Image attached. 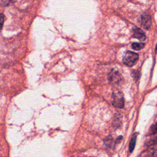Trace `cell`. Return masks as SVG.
I'll return each mask as SVG.
<instances>
[{"instance_id":"obj_1","label":"cell","mask_w":157,"mask_h":157,"mask_svg":"<svg viewBox=\"0 0 157 157\" xmlns=\"http://www.w3.org/2000/svg\"><path fill=\"white\" fill-rule=\"evenodd\" d=\"M139 55L131 51H126L123 57V62L128 66H132L138 60Z\"/></svg>"},{"instance_id":"obj_2","label":"cell","mask_w":157,"mask_h":157,"mask_svg":"<svg viewBox=\"0 0 157 157\" xmlns=\"http://www.w3.org/2000/svg\"><path fill=\"white\" fill-rule=\"evenodd\" d=\"M112 105L117 108H123L124 105V98L123 94L118 91H114L112 93Z\"/></svg>"},{"instance_id":"obj_3","label":"cell","mask_w":157,"mask_h":157,"mask_svg":"<svg viewBox=\"0 0 157 157\" xmlns=\"http://www.w3.org/2000/svg\"><path fill=\"white\" fill-rule=\"evenodd\" d=\"M141 25L142 27L148 30L151 26V16L147 13H143L141 15Z\"/></svg>"},{"instance_id":"obj_4","label":"cell","mask_w":157,"mask_h":157,"mask_svg":"<svg viewBox=\"0 0 157 157\" xmlns=\"http://www.w3.org/2000/svg\"><path fill=\"white\" fill-rule=\"evenodd\" d=\"M109 80L111 83L115 84L119 83L121 80L120 74L115 70H112L109 74Z\"/></svg>"},{"instance_id":"obj_5","label":"cell","mask_w":157,"mask_h":157,"mask_svg":"<svg viewBox=\"0 0 157 157\" xmlns=\"http://www.w3.org/2000/svg\"><path fill=\"white\" fill-rule=\"evenodd\" d=\"M132 31H133V35L132 37L136 39H138L140 40H145L146 39V36L145 33L140 28L134 27L132 28Z\"/></svg>"},{"instance_id":"obj_6","label":"cell","mask_w":157,"mask_h":157,"mask_svg":"<svg viewBox=\"0 0 157 157\" xmlns=\"http://www.w3.org/2000/svg\"><path fill=\"white\" fill-rule=\"evenodd\" d=\"M137 133H135L133 134L130 143H129V151L130 153H132L134 149L135 145H136V139H137Z\"/></svg>"},{"instance_id":"obj_7","label":"cell","mask_w":157,"mask_h":157,"mask_svg":"<svg viewBox=\"0 0 157 157\" xmlns=\"http://www.w3.org/2000/svg\"><path fill=\"white\" fill-rule=\"evenodd\" d=\"M145 46L144 43H140V42H134L131 44V47L132 49L135 50H139L143 48Z\"/></svg>"},{"instance_id":"obj_8","label":"cell","mask_w":157,"mask_h":157,"mask_svg":"<svg viewBox=\"0 0 157 157\" xmlns=\"http://www.w3.org/2000/svg\"><path fill=\"white\" fill-rule=\"evenodd\" d=\"M16 2V0H1V4L4 6H10Z\"/></svg>"},{"instance_id":"obj_9","label":"cell","mask_w":157,"mask_h":157,"mask_svg":"<svg viewBox=\"0 0 157 157\" xmlns=\"http://www.w3.org/2000/svg\"><path fill=\"white\" fill-rule=\"evenodd\" d=\"M112 139L110 137V136H108L107 137L106 139H104V144L108 147H110L112 145Z\"/></svg>"},{"instance_id":"obj_10","label":"cell","mask_w":157,"mask_h":157,"mask_svg":"<svg viewBox=\"0 0 157 157\" xmlns=\"http://www.w3.org/2000/svg\"><path fill=\"white\" fill-rule=\"evenodd\" d=\"M157 144V137H155V139H153L150 140H149L147 142V145H155Z\"/></svg>"},{"instance_id":"obj_11","label":"cell","mask_w":157,"mask_h":157,"mask_svg":"<svg viewBox=\"0 0 157 157\" xmlns=\"http://www.w3.org/2000/svg\"><path fill=\"white\" fill-rule=\"evenodd\" d=\"M151 132L152 134L157 133V123H156L155 124H153L151 128Z\"/></svg>"},{"instance_id":"obj_12","label":"cell","mask_w":157,"mask_h":157,"mask_svg":"<svg viewBox=\"0 0 157 157\" xmlns=\"http://www.w3.org/2000/svg\"><path fill=\"white\" fill-rule=\"evenodd\" d=\"M4 17L2 13L1 14V28L2 27L3 23H4Z\"/></svg>"},{"instance_id":"obj_13","label":"cell","mask_w":157,"mask_h":157,"mask_svg":"<svg viewBox=\"0 0 157 157\" xmlns=\"http://www.w3.org/2000/svg\"><path fill=\"white\" fill-rule=\"evenodd\" d=\"M122 140V136H119L117 139V140H116V142H115V144H117V143H120V142H121V140Z\"/></svg>"},{"instance_id":"obj_14","label":"cell","mask_w":157,"mask_h":157,"mask_svg":"<svg viewBox=\"0 0 157 157\" xmlns=\"http://www.w3.org/2000/svg\"><path fill=\"white\" fill-rule=\"evenodd\" d=\"M155 53H156V54H157V44H156V46H155Z\"/></svg>"}]
</instances>
